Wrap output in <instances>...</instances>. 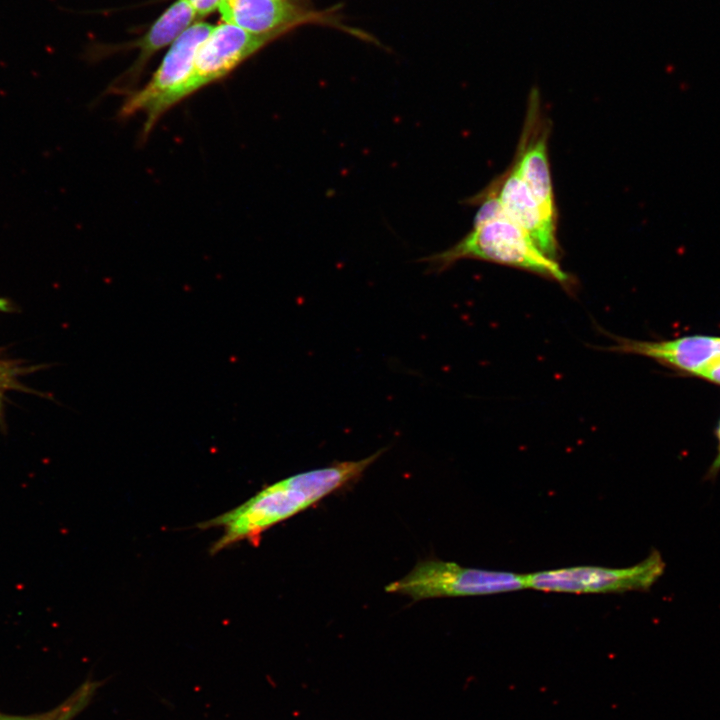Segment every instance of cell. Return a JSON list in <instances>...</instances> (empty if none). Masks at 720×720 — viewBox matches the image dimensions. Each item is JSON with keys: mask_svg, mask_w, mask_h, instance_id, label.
I'll list each match as a JSON object with an SVG mask.
<instances>
[{"mask_svg": "<svg viewBox=\"0 0 720 720\" xmlns=\"http://www.w3.org/2000/svg\"><path fill=\"white\" fill-rule=\"evenodd\" d=\"M386 449L356 461L335 462L301 472L265 487L246 502L213 519L202 528L222 527V536L212 545L217 553L239 541L257 545L263 532L317 503L339 488L358 479Z\"/></svg>", "mask_w": 720, "mask_h": 720, "instance_id": "6da1fadb", "label": "cell"}, {"mask_svg": "<svg viewBox=\"0 0 720 720\" xmlns=\"http://www.w3.org/2000/svg\"><path fill=\"white\" fill-rule=\"evenodd\" d=\"M463 259L514 267L553 280L563 287L573 283L558 261L547 257L505 214L473 225L456 244L419 261L427 264L428 272L441 273Z\"/></svg>", "mask_w": 720, "mask_h": 720, "instance_id": "7a4b0ae2", "label": "cell"}, {"mask_svg": "<svg viewBox=\"0 0 720 720\" xmlns=\"http://www.w3.org/2000/svg\"><path fill=\"white\" fill-rule=\"evenodd\" d=\"M214 26L195 23L190 26L165 55L150 81L129 94L120 108L121 118L142 114L145 122L141 137L144 140L160 118L172 107L183 101L182 90L189 79L197 51L210 35Z\"/></svg>", "mask_w": 720, "mask_h": 720, "instance_id": "3957f363", "label": "cell"}, {"mask_svg": "<svg viewBox=\"0 0 720 720\" xmlns=\"http://www.w3.org/2000/svg\"><path fill=\"white\" fill-rule=\"evenodd\" d=\"M524 575L463 567L437 559L420 561L387 592L423 600L437 597L490 595L525 589Z\"/></svg>", "mask_w": 720, "mask_h": 720, "instance_id": "277c9868", "label": "cell"}, {"mask_svg": "<svg viewBox=\"0 0 720 720\" xmlns=\"http://www.w3.org/2000/svg\"><path fill=\"white\" fill-rule=\"evenodd\" d=\"M665 561L657 550L626 568L575 566L524 575L525 587L556 593H625L647 591L664 574Z\"/></svg>", "mask_w": 720, "mask_h": 720, "instance_id": "5b68a950", "label": "cell"}, {"mask_svg": "<svg viewBox=\"0 0 720 720\" xmlns=\"http://www.w3.org/2000/svg\"><path fill=\"white\" fill-rule=\"evenodd\" d=\"M277 35H257L223 22L214 26L200 45L182 99L216 82L249 58Z\"/></svg>", "mask_w": 720, "mask_h": 720, "instance_id": "8992f818", "label": "cell"}, {"mask_svg": "<svg viewBox=\"0 0 720 720\" xmlns=\"http://www.w3.org/2000/svg\"><path fill=\"white\" fill-rule=\"evenodd\" d=\"M550 122L542 112L540 94L532 88L526 118L512 164L546 214L557 220L548 157Z\"/></svg>", "mask_w": 720, "mask_h": 720, "instance_id": "52a82bcc", "label": "cell"}, {"mask_svg": "<svg viewBox=\"0 0 720 720\" xmlns=\"http://www.w3.org/2000/svg\"><path fill=\"white\" fill-rule=\"evenodd\" d=\"M487 187L498 198L505 216L527 233L547 257L557 261L560 253L556 237L557 220L546 214L515 166L511 163Z\"/></svg>", "mask_w": 720, "mask_h": 720, "instance_id": "ba28073f", "label": "cell"}, {"mask_svg": "<svg viewBox=\"0 0 720 720\" xmlns=\"http://www.w3.org/2000/svg\"><path fill=\"white\" fill-rule=\"evenodd\" d=\"M614 352L650 358L683 376L697 377L720 358V336L689 335L661 341L616 338Z\"/></svg>", "mask_w": 720, "mask_h": 720, "instance_id": "9c48e42d", "label": "cell"}, {"mask_svg": "<svg viewBox=\"0 0 720 720\" xmlns=\"http://www.w3.org/2000/svg\"><path fill=\"white\" fill-rule=\"evenodd\" d=\"M218 11L225 23L257 35L280 36L297 25L325 17L288 0H221Z\"/></svg>", "mask_w": 720, "mask_h": 720, "instance_id": "30bf717a", "label": "cell"}, {"mask_svg": "<svg viewBox=\"0 0 720 720\" xmlns=\"http://www.w3.org/2000/svg\"><path fill=\"white\" fill-rule=\"evenodd\" d=\"M197 17V13L188 0L175 1L151 26L146 35L137 43L141 53L134 71L156 51L176 41Z\"/></svg>", "mask_w": 720, "mask_h": 720, "instance_id": "8fae6325", "label": "cell"}, {"mask_svg": "<svg viewBox=\"0 0 720 720\" xmlns=\"http://www.w3.org/2000/svg\"><path fill=\"white\" fill-rule=\"evenodd\" d=\"M97 687L98 683L87 681L52 710L31 715H14L0 711V720H71L86 707Z\"/></svg>", "mask_w": 720, "mask_h": 720, "instance_id": "7c38bea8", "label": "cell"}, {"mask_svg": "<svg viewBox=\"0 0 720 720\" xmlns=\"http://www.w3.org/2000/svg\"><path fill=\"white\" fill-rule=\"evenodd\" d=\"M19 368L7 361L0 360V385L6 388H14L18 377Z\"/></svg>", "mask_w": 720, "mask_h": 720, "instance_id": "4fadbf2b", "label": "cell"}, {"mask_svg": "<svg viewBox=\"0 0 720 720\" xmlns=\"http://www.w3.org/2000/svg\"><path fill=\"white\" fill-rule=\"evenodd\" d=\"M697 378L720 386V358L702 370Z\"/></svg>", "mask_w": 720, "mask_h": 720, "instance_id": "5bb4252c", "label": "cell"}, {"mask_svg": "<svg viewBox=\"0 0 720 720\" xmlns=\"http://www.w3.org/2000/svg\"><path fill=\"white\" fill-rule=\"evenodd\" d=\"M197 16H205L218 9L221 0H188Z\"/></svg>", "mask_w": 720, "mask_h": 720, "instance_id": "9a60e30c", "label": "cell"}, {"mask_svg": "<svg viewBox=\"0 0 720 720\" xmlns=\"http://www.w3.org/2000/svg\"><path fill=\"white\" fill-rule=\"evenodd\" d=\"M715 436L717 438V453L705 476L706 479L710 480H714L720 472V419L715 429Z\"/></svg>", "mask_w": 720, "mask_h": 720, "instance_id": "2e32d148", "label": "cell"}, {"mask_svg": "<svg viewBox=\"0 0 720 720\" xmlns=\"http://www.w3.org/2000/svg\"><path fill=\"white\" fill-rule=\"evenodd\" d=\"M8 302L7 300L0 298V311H7L8 310Z\"/></svg>", "mask_w": 720, "mask_h": 720, "instance_id": "e0dca14e", "label": "cell"}, {"mask_svg": "<svg viewBox=\"0 0 720 720\" xmlns=\"http://www.w3.org/2000/svg\"><path fill=\"white\" fill-rule=\"evenodd\" d=\"M7 389L0 385V413L2 410L3 395Z\"/></svg>", "mask_w": 720, "mask_h": 720, "instance_id": "ac0fdd59", "label": "cell"}]
</instances>
